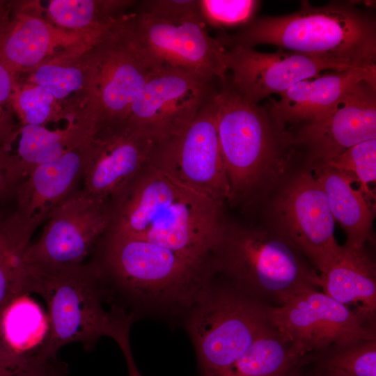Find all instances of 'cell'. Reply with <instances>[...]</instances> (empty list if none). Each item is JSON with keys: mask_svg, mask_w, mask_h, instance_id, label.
<instances>
[{"mask_svg": "<svg viewBox=\"0 0 376 376\" xmlns=\"http://www.w3.org/2000/svg\"><path fill=\"white\" fill-rule=\"evenodd\" d=\"M12 107L21 125H42L59 118L58 102L47 90L36 84L17 80L12 93Z\"/></svg>", "mask_w": 376, "mask_h": 376, "instance_id": "30", "label": "cell"}, {"mask_svg": "<svg viewBox=\"0 0 376 376\" xmlns=\"http://www.w3.org/2000/svg\"><path fill=\"white\" fill-rule=\"evenodd\" d=\"M98 125L88 116L69 119L63 129L20 125L0 148L15 188L36 166L55 161L91 141Z\"/></svg>", "mask_w": 376, "mask_h": 376, "instance_id": "20", "label": "cell"}, {"mask_svg": "<svg viewBox=\"0 0 376 376\" xmlns=\"http://www.w3.org/2000/svg\"><path fill=\"white\" fill-rule=\"evenodd\" d=\"M304 357L270 323L222 376H299Z\"/></svg>", "mask_w": 376, "mask_h": 376, "instance_id": "25", "label": "cell"}, {"mask_svg": "<svg viewBox=\"0 0 376 376\" xmlns=\"http://www.w3.org/2000/svg\"><path fill=\"white\" fill-rule=\"evenodd\" d=\"M97 246L102 278L138 306L185 313L214 276L211 259L141 239L107 232Z\"/></svg>", "mask_w": 376, "mask_h": 376, "instance_id": "4", "label": "cell"}, {"mask_svg": "<svg viewBox=\"0 0 376 376\" xmlns=\"http://www.w3.org/2000/svg\"><path fill=\"white\" fill-rule=\"evenodd\" d=\"M159 142L126 122L98 129L81 189L109 201L150 162Z\"/></svg>", "mask_w": 376, "mask_h": 376, "instance_id": "18", "label": "cell"}, {"mask_svg": "<svg viewBox=\"0 0 376 376\" xmlns=\"http://www.w3.org/2000/svg\"><path fill=\"white\" fill-rule=\"evenodd\" d=\"M29 244L11 215L0 218V313L13 298L22 294L23 253Z\"/></svg>", "mask_w": 376, "mask_h": 376, "instance_id": "29", "label": "cell"}, {"mask_svg": "<svg viewBox=\"0 0 376 376\" xmlns=\"http://www.w3.org/2000/svg\"><path fill=\"white\" fill-rule=\"evenodd\" d=\"M299 376H320V375L313 374V373H308V374H305V373H303L301 372V370Z\"/></svg>", "mask_w": 376, "mask_h": 376, "instance_id": "40", "label": "cell"}, {"mask_svg": "<svg viewBox=\"0 0 376 376\" xmlns=\"http://www.w3.org/2000/svg\"><path fill=\"white\" fill-rule=\"evenodd\" d=\"M376 80V68L333 70L300 81L269 98L267 109L283 130L318 120L328 114L360 81Z\"/></svg>", "mask_w": 376, "mask_h": 376, "instance_id": "21", "label": "cell"}, {"mask_svg": "<svg viewBox=\"0 0 376 376\" xmlns=\"http://www.w3.org/2000/svg\"><path fill=\"white\" fill-rule=\"evenodd\" d=\"M125 20L134 37L160 64L209 80L226 79L225 49L209 34L202 17L164 21L136 13L125 16Z\"/></svg>", "mask_w": 376, "mask_h": 376, "instance_id": "13", "label": "cell"}, {"mask_svg": "<svg viewBox=\"0 0 376 376\" xmlns=\"http://www.w3.org/2000/svg\"><path fill=\"white\" fill-rule=\"evenodd\" d=\"M109 224V201L93 196L81 187L52 212L40 237L25 249L23 261L82 263Z\"/></svg>", "mask_w": 376, "mask_h": 376, "instance_id": "14", "label": "cell"}, {"mask_svg": "<svg viewBox=\"0 0 376 376\" xmlns=\"http://www.w3.org/2000/svg\"><path fill=\"white\" fill-rule=\"evenodd\" d=\"M269 305L214 278L185 311L199 376H222L270 324Z\"/></svg>", "mask_w": 376, "mask_h": 376, "instance_id": "7", "label": "cell"}, {"mask_svg": "<svg viewBox=\"0 0 376 376\" xmlns=\"http://www.w3.org/2000/svg\"><path fill=\"white\" fill-rule=\"evenodd\" d=\"M20 285L22 293L38 294L47 304L50 335L44 356L50 362L57 361L58 350L68 343L90 349L102 336L114 339L132 322V316L123 311L104 309L103 280L94 262H24Z\"/></svg>", "mask_w": 376, "mask_h": 376, "instance_id": "6", "label": "cell"}, {"mask_svg": "<svg viewBox=\"0 0 376 376\" xmlns=\"http://www.w3.org/2000/svg\"><path fill=\"white\" fill-rule=\"evenodd\" d=\"M319 276L322 292L375 321L376 266L365 246L340 245Z\"/></svg>", "mask_w": 376, "mask_h": 376, "instance_id": "22", "label": "cell"}, {"mask_svg": "<svg viewBox=\"0 0 376 376\" xmlns=\"http://www.w3.org/2000/svg\"><path fill=\"white\" fill-rule=\"evenodd\" d=\"M8 3L5 1H0V25L7 13Z\"/></svg>", "mask_w": 376, "mask_h": 376, "instance_id": "39", "label": "cell"}, {"mask_svg": "<svg viewBox=\"0 0 376 376\" xmlns=\"http://www.w3.org/2000/svg\"><path fill=\"white\" fill-rule=\"evenodd\" d=\"M260 3L255 0H199L205 24L221 29L248 24L255 18Z\"/></svg>", "mask_w": 376, "mask_h": 376, "instance_id": "32", "label": "cell"}, {"mask_svg": "<svg viewBox=\"0 0 376 376\" xmlns=\"http://www.w3.org/2000/svg\"><path fill=\"white\" fill-rule=\"evenodd\" d=\"M15 82V77L0 61V148L18 127L11 101Z\"/></svg>", "mask_w": 376, "mask_h": 376, "instance_id": "35", "label": "cell"}, {"mask_svg": "<svg viewBox=\"0 0 376 376\" xmlns=\"http://www.w3.org/2000/svg\"><path fill=\"white\" fill-rule=\"evenodd\" d=\"M271 324L304 355L338 343L375 339L376 323L318 290L268 306Z\"/></svg>", "mask_w": 376, "mask_h": 376, "instance_id": "11", "label": "cell"}, {"mask_svg": "<svg viewBox=\"0 0 376 376\" xmlns=\"http://www.w3.org/2000/svg\"><path fill=\"white\" fill-rule=\"evenodd\" d=\"M107 232L144 240L207 260L228 222L224 204L150 162L109 201Z\"/></svg>", "mask_w": 376, "mask_h": 376, "instance_id": "1", "label": "cell"}, {"mask_svg": "<svg viewBox=\"0 0 376 376\" xmlns=\"http://www.w3.org/2000/svg\"><path fill=\"white\" fill-rule=\"evenodd\" d=\"M288 132L290 144L305 148L311 162H326L376 139V80L360 81L324 117Z\"/></svg>", "mask_w": 376, "mask_h": 376, "instance_id": "16", "label": "cell"}, {"mask_svg": "<svg viewBox=\"0 0 376 376\" xmlns=\"http://www.w3.org/2000/svg\"><path fill=\"white\" fill-rule=\"evenodd\" d=\"M213 81L162 65L146 82L125 122L158 142L175 137L214 95L217 88Z\"/></svg>", "mask_w": 376, "mask_h": 376, "instance_id": "12", "label": "cell"}, {"mask_svg": "<svg viewBox=\"0 0 376 376\" xmlns=\"http://www.w3.org/2000/svg\"><path fill=\"white\" fill-rule=\"evenodd\" d=\"M67 368L58 361L54 363L44 376H66Z\"/></svg>", "mask_w": 376, "mask_h": 376, "instance_id": "38", "label": "cell"}, {"mask_svg": "<svg viewBox=\"0 0 376 376\" xmlns=\"http://www.w3.org/2000/svg\"><path fill=\"white\" fill-rule=\"evenodd\" d=\"M0 333L8 346L16 354L47 361L44 356L50 335L47 311L29 293L13 298L0 313Z\"/></svg>", "mask_w": 376, "mask_h": 376, "instance_id": "24", "label": "cell"}, {"mask_svg": "<svg viewBox=\"0 0 376 376\" xmlns=\"http://www.w3.org/2000/svg\"><path fill=\"white\" fill-rule=\"evenodd\" d=\"M132 1L52 0L46 9L49 21L75 32L107 34L122 17L118 13Z\"/></svg>", "mask_w": 376, "mask_h": 376, "instance_id": "26", "label": "cell"}, {"mask_svg": "<svg viewBox=\"0 0 376 376\" xmlns=\"http://www.w3.org/2000/svg\"><path fill=\"white\" fill-rule=\"evenodd\" d=\"M221 154L230 187V201L249 205L283 178L293 155L287 130L265 107L253 102L226 80L215 96Z\"/></svg>", "mask_w": 376, "mask_h": 376, "instance_id": "3", "label": "cell"}, {"mask_svg": "<svg viewBox=\"0 0 376 376\" xmlns=\"http://www.w3.org/2000/svg\"><path fill=\"white\" fill-rule=\"evenodd\" d=\"M54 364L16 354L0 333V376H44Z\"/></svg>", "mask_w": 376, "mask_h": 376, "instance_id": "34", "label": "cell"}, {"mask_svg": "<svg viewBox=\"0 0 376 376\" xmlns=\"http://www.w3.org/2000/svg\"><path fill=\"white\" fill-rule=\"evenodd\" d=\"M14 187L9 178L5 159L0 150V203L10 195H13Z\"/></svg>", "mask_w": 376, "mask_h": 376, "instance_id": "37", "label": "cell"}, {"mask_svg": "<svg viewBox=\"0 0 376 376\" xmlns=\"http://www.w3.org/2000/svg\"><path fill=\"white\" fill-rule=\"evenodd\" d=\"M269 226L290 240L320 273L338 250L335 221L310 166L290 177L272 202Z\"/></svg>", "mask_w": 376, "mask_h": 376, "instance_id": "9", "label": "cell"}, {"mask_svg": "<svg viewBox=\"0 0 376 376\" xmlns=\"http://www.w3.org/2000/svg\"><path fill=\"white\" fill-rule=\"evenodd\" d=\"M224 49L229 83L255 103L272 94L279 95L295 84L317 77L325 70L350 69L280 48L272 53L240 45Z\"/></svg>", "mask_w": 376, "mask_h": 376, "instance_id": "17", "label": "cell"}, {"mask_svg": "<svg viewBox=\"0 0 376 376\" xmlns=\"http://www.w3.org/2000/svg\"><path fill=\"white\" fill-rule=\"evenodd\" d=\"M322 163L351 176L368 198L375 199L370 185L376 180V139L354 145Z\"/></svg>", "mask_w": 376, "mask_h": 376, "instance_id": "31", "label": "cell"}, {"mask_svg": "<svg viewBox=\"0 0 376 376\" xmlns=\"http://www.w3.org/2000/svg\"><path fill=\"white\" fill-rule=\"evenodd\" d=\"M316 180L323 189L335 222L345 232L346 244L365 246L373 238L375 206L359 189L353 187L350 175L324 163L310 162Z\"/></svg>", "mask_w": 376, "mask_h": 376, "instance_id": "23", "label": "cell"}, {"mask_svg": "<svg viewBox=\"0 0 376 376\" xmlns=\"http://www.w3.org/2000/svg\"><path fill=\"white\" fill-rule=\"evenodd\" d=\"M214 272L246 295L272 306L320 288V276L303 253L268 226L232 223L211 254Z\"/></svg>", "mask_w": 376, "mask_h": 376, "instance_id": "5", "label": "cell"}, {"mask_svg": "<svg viewBox=\"0 0 376 376\" xmlns=\"http://www.w3.org/2000/svg\"><path fill=\"white\" fill-rule=\"evenodd\" d=\"M87 52L59 56L45 62L30 72L26 82L42 87L58 103L70 101L73 95L81 93L84 95L87 103L89 80Z\"/></svg>", "mask_w": 376, "mask_h": 376, "instance_id": "28", "label": "cell"}, {"mask_svg": "<svg viewBox=\"0 0 376 376\" xmlns=\"http://www.w3.org/2000/svg\"><path fill=\"white\" fill-rule=\"evenodd\" d=\"M129 339V331H126L119 336L115 341L118 343L124 354L129 376H142L134 362Z\"/></svg>", "mask_w": 376, "mask_h": 376, "instance_id": "36", "label": "cell"}, {"mask_svg": "<svg viewBox=\"0 0 376 376\" xmlns=\"http://www.w3.org/2000/svg\"><path fill=\"white\" fill-rule=\"evenodd\" d=\"M216 91L180 135L157 143L150 163L224 204L230 201L231 194L217 129Z\"/></svg>", "mask_w": 376, "mask_h": 376, "instance_id": "10", "label": "cell"}, {"mask_svg": "<svg viewBox=\"0 0 376 376\" xmlns=\"http://www.w3.org/2000/svg\"><path fill=\"white\" fill-rule=\"evenodd\" d=\"M86 113L98 129L125 123L131 107L158 63L141 45L122 16L88 52Z\"/></svg>", "mask_w": 376, "mask_h": 376, "instance_id": "8", "label": "cell"}, {"mask_svg": "<svg viewBox=\"0 0 376 376\" xmlns=\"http://www.w3.org/2000/svg\"><path fill=\"white\" fill-rule=\"evenodd\" d=\"M137 13L164 21H178L201 16L199 0H147Z\"/></svg>", "mask_w": 376, "mask_h": 376, "instance_id": "33", "label": "cell"}, {"mask_svg": "<svg viewBox=\"0 0 376 376\" xmlns=\"http://www.w3.org/2000/svg\"><path fill=\"white\" fill-rule=\"evenodd\" d=\"M0 25V61L17 77L45 62L65 55L83 54L105 35L78 33L56 26L19 3H12Z\"/></svg>", "mask_w": 376, "mask_h": 376, "instance_id": "15", "label": "cell"}, {"mask_svg": "<svg viewBox=\"0 0 376 376\" xmlns=\"http://www.w3.org/2000/svg\"><path fill=\"white\" fill-rule=\"evenodd\" d=\"M94 138L55 161L36 166L14 188L17 209L12 215L29 240L52 212L81 188Z\"/></svg>", "mask_w": 376, "mask_h": 376, "instance_id": "19", "label": "cell"}, {"mask_svg": "<svg viewBox=\"0 0 376 376\" xmlns=\"http://www.w3.org/2000/svg\"><path fill=\"white\" fill-rule=\"evenodd\" d=\"M217 38L224 48L272 45L347 68H376L375 19L351 2L314 6L302 1L295 13L254 18Z\"/></svg>", "mask_w": 376, "mask_h": 376, "instance_id": "2", "label": "cell"}, {"mask_svg": "<svg viewBox=\"0 0 376 376\" xmlns=\"http://www.w3.org/2000/svg\"><path fill=\"white\" fill-rule=\"evenodd\" d=\"M305 364L320 376H376V338L333 344L305 354Z\"/></svg>", "mask_w": 376, "mask_h": 376, "instance_id": "27", "label": "cell"}]
</instances>
